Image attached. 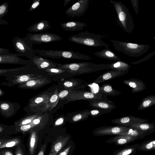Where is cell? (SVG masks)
Returning a JSON list of instances; mask_svg holds the SVG:
<instances>
[{"label":"cell","mask_w":155,"mask_h":155,"mask_svg":"<svg viewBox=\"0 0 155 155\" xmlns=\"http://www.w3.org/2000/svg\"><path fill=\"white\" fill-rule=\"evenodd\" d=\"M110 110H106L97 108H92L89 110V116L93 117H98L104 114L110 112Z\"/></svg>","instance_id":"obj_40"},{"label":"cell","mask_w":155,"mask_h":155,"mask_svg":"<svg viewBox=\"0 0 155 155\" xmlns=\"http://www.w3.org/2000/svg\"><path fill=\"white\" fill-rule=\"evenodd\" d=\"M76 145L71 140L67 146L57 155H72L74 152Z\"/></svg>","instance_id":"obj_38"},{"label":"cell","mask_w":155,"mask_h":155,"mask_svg":"<svg viewBox=\"0 0 155 155\" xmlns=\"http://www.w3.org/2000/svg\"><path fill=\"white\" fill-rule=\"evenodd\" d=\"M38 116L37 114H35L23 118L15 122V127H18L27 124L31 122L35 119Z\"/></svg>","instance_id":"obj_39"},{"label":"cell","mask_w":155,"mask_h":155,"mask_svg":"<svg viewBox=\"0 0 155 155\" xmlns=\"http://www.w3.org/2000/svg\"><path fill=\"white\" fill-rule=\"evenodd\" d=\"M135 138L125 134L116 135L106 141L108 143L112 144L117 146H124L136 140Z\"/></svg>","instance_id":"obj_19"},{"label":"cell","mask_w":155,"mask_h":155,"mask_svg":"<svg viewBox=\"0 0 155 155\" xmlns=\"http://www.w3.org/2000/svg\"><path fill=\"white\" fill-rule=\"evenodd\" d=\"M0 110L2 115L4 117L12 116L15 110L12 103L5 101H1Z\"/></svg>","instance_id":"obj_32"},{"label":"cell","mask_w":155,"mask_h":155,"mask_svg":"<svg viewBox=\"0 0 155 155\" xmlns=\"http://www.w3.org/2000/svg\"><path fill=\"white\" fill-rule=\"evenodd\" d=\"M155 150V138L145 141L139 144L137 150L149 151Z\"/></svg>","instance_id":"obj_35"},{"label":"cell","mask_w":155,"mask_h":155,"mask_svg":"<svg viewBox=\"0 0 155 155\" xmlns=\"http://www.w3.org/2000/svg\"><path fill=\"white\" fill-rule=\"evenodd\" d=\"M8 22L6 20H3L2 18H0V24L2 25H5L8 24Z\"/></svg>","instance_id":"obj_53"},{"label":"cell","mask_w":155,"mask_h":155,"mask_svg":"<svg viewBox=\"0 0 155 155\" xmlns=\"http://www.w3.org/2000/svg\"><path fill=\"white\" fill-rule=\"evenodd\" d=\"M71 136L68 134L59 135L51 143L48 155H57L61 151L71 140Z\"/></svg>","instance_id":"obj_12"},{"label":"cell","mask_w":155,"mask_h":155,"mask_svg":"<svg viewBox=\"0 0 155 155\" xmlns=\"http://www.w3.org/2000/svg\"><path fill=\"white\" fill-rule=\"evenodd\" d=\"M8 4L4 2L0 6V18H2L8 12Z\"/></svg>","instance_id":"obj_43"},{"label":"cell","mask_w":155,"mask_h":155,"mask_svg":"<svg viewBox=\"0 0 155 155\" xmlns=\"http://www.w3.org/2000/svg\"><path fill=\"white\" fill-rule=\"evenodd\" d=\"M49 81L46 77L31 80L19 84L18 87L22 89H37L48 84Z\"/></svg>","instance_id":"obj_17"},{"label":"cell","mask_w":155,"mask_h":155,"mask_svg":"<svg viewBox=\"0 0 155 155\" xmlns=\"http://www.w3.org/2000/svg\"><path fill=\"white\" fill-rule=\"evenodd\" d=\"M40 0H33L29 11H31L37 8L40 5Z\"/></svg>","instance_id":"obj_49"},{"label":"cell","mask_w":155,"mask_h":155,"mask_svg":"<svg viewBox=\"0 0 155 155\" xmlns=\"http://www.w3.org/2000/svg\"><path fill=\"white\" fill-rule=\"evenodd\" d=\"M60 25L65 31H74L82 30L87 25L80 21H70L61 23Z\"/></svg>","instance_id":"obj_23"},{"label":"cell","mask_w":155,"mask_h":155,"mask_svg":"<svg viewBox=\"0 0 155 155\" xmlns=\"http://www.w3.org/2000/svg\"><path fill=\"white\" fill-rule=\"evenodd\" d=\"M155 55V50L152 53H150L149 55H147L146 57H144L138 61L133 62H131V64H138L141 63L144 61H146L149 58L153 57V55Z\"/></svg>","instance_id":"obj_47"},{"label":"cell","mask_w":155,"mask_h":155,"mask_svg":"<svg viewBox=\"0 0 155 155\" xmlns=\"http://www.w3.org/2000/svg\"><path fill=\"white\" fill-rule=\"evenodd\" d=\"M72 91L70 90H63L59 92V98L61 100H64L69 95L70 91Z\"/></svg>","instance_id":"obj_45"},{"label":"cell","mask_w":155,"mask_h":155,"mask_svg":"<svg viewBox=\"0 0 155 155\" xmlns=\"http://www.w3.org/2000/svg\"><path fill=\"white\" fill-rule=\"evenodd\" d=\"M12 46L18 52L19 56H25L32 61L35 56L32 44L26 37L21 38L18 36L14 37L12 41Z\"/></svg>","instance_id":"obj_6"},{"label":"cell","mask_w":155,"mask_h":155,"mask_svg":"<svg viewBox=\"0 0 155 155\" xmlns=\"http://www.w3.org/2000/svg\"><path fill=\"white\" fill-rule=\"evenodd\" d=\"M44 77L41 75L34 74H26L19 75H15V78L12 81L13 85L19 84L28 81L41 78Z\"/></svg>","instance_id":"obj_30"},{"label":"cell","mask_w":155,"mask_h":155,"mask_svg":"<svg viewBox=\"0 0 155 155\" xmlns=\"http://www.w3.org/2000/svg\"><path fill=\"white\" fill-rule=\"evenodd\" d=\"M110 2L113 5L117 14V25L126 32L129 34L132 32L134 28V20L127 7L120 1L111 0Z\"/></svg>","instance_id":"obj_2"},{"label":"cell","mask_w":155,"mask_h":155,"mask_svg":"<svg viewBox=\"0 0 155 155\" xmlns=\"http://www.w3.org/2000/svg\"><path fill=\"white\" fill-rule=\"evenodd\" d=\"M155 104V95H150L142 99L138 107V109L139 110H144Z\"/></svg>","instance_id":"obj_34"},{"label":"cell","mask_w":155,"mask_h":155,"mask_svg":"<svg viewBox=\"0 0 155 155\" xmlns=\"http://www.w3.org/2000/svg\"><path fill=\"white\" fill-rule=\"evenodd\" d=\"M56 68L66 70L75 76L89 73L100 70L110 69V63L96 64L85 62L59 64Z\"/></svg>","instance_id":"obj_1"},{"label":"cell","mask_w":155,"mask_h":155,"mask_svg":"<svg viewBox=\"0 0 155 155\" xmlns=\"http://www.w3.org/2000/svg\"><path fill=\"white\" fill-rule=\"evenodd\" d=\"M110 69L118 71L129 70L130 66L127 63L122 61H117L110 63Z\"/></svg>","instance_id":"obj_37"},{"label":"cell","mask_w":155,"mask_h":155,"mask_svg":"<svg viewBox=\"0 0 155 155\" xmlns=\"http://www.w3.org/2000/svg\"><path fill=\"white\" fill-rule=\"evenodd\" d=\"M9 50L6 48L0 47V54H9Z\"/></svg>","instance_id":"obj_52"},{"label":"cell","mask_w":155,"mask_h":155,"mask_svg":"<svg viewBox=\"0 0 155 155\" xmlns=\"http://www.w3.org/2000/svg\"><path fill=\"white\" fill-rule=\"evenodd\" d=\"M115 50L128 56L137 58L147 52L149 45L127 42L110 39Z\"/></svg>","instance_id":"obj_4"},{"label":"cell","mask_w":155,"mask_h":155,"mask_svg":"<svg viewBox=\"0 0 155 155\" xmlns=\"http://www.w3.org/2000/svg\"><path fill=\"white\" fill-rule=\"evenodd\" d=\"M0 155H14L12 150L10 149L1 150Z\"/></svg>","instance_id":"obj_51"},{"label":"cell","mask_w":155,"mask_h":155,"mask_svg":"<svg viewBox=\"0 0 155 155\" xmlns=\"http://www.w3.org/2000/svg\"><path fill=\"white\" fill-rule=\"evenodd\" d=\"M98 92L105 96L114 97L121 94V92L113 88L109 84H102L99 88Z\"/></svg>","instance_id":"obj_31"},{"label":"cell","mask_w":155,"mask_h":155,"mask_svg":"<svg viewBox=\"0 0 155 155\" xmlns=\"http://www.w3.org/2000/svg\"><path fill=\"white\" fill-rule=\"evenodd\" d=\"M130 1L135 13L137 14H138L139 13L138 1L137 0H131Z\"/></svg>","instance_id":"obj_50"},{"label":"cell","mask_w":155,"mask_h":155,"mask_svg":"<svg viewBox=\"0 0 155 155\" xmlns=\"http://www.w3.org/2000/svg\"><path fill=\"white\" fill-rule=\"evenodd\" d=\"M45 70L48 74L52 75L63 74L68 72L65 70L56 68H49Z\"/></svg>","instance_id":"obj_41"},{"label":"cell","mask_w":155,"mask_h":155,"mask_svg":"<svg viewBox=\"0 0 155 155\" xmlns=\"http://www.w3.org/2000/svg\"><path fill=\"white\" fill-rule=\"evenodd\" d=\"M19 56L18 53H11L10 54H0V63L27 65L30 63V61L24 60L19 57Z\"/></svg>","instance_id":"obj_16"},{"label":"cell","mask_w":155,"mask_h":155,"mask_svg":"<svg viewBox=\"0 0 155 155\" xmlns=\"http://www.w3.org/2000/svg\"><path fill=\"white\" fill-rule=\"evenodd\" d=\"M139 145V143H136L125 146L113 152L112 155H134Z\"/></svg>","instance_id":"obj_27"},{"label":"cell","mask_w":155,"mask_h":155,"mask_svg":"<svg viewBox=\"0 0 155 155\" xmlns=\"http://www.w3.org/2000/svg\"><path fill=\"white\" fill-rule=\"evenodd\" d=\"M104 37L103 35L100 34H96L86 31L69 36L68 39L73 42L88 46L104 47L107 48L109 45L101 40V38Z\"/></svg>","instance_id":"obj_3"},{"label":"cell","mask_w":155,"mask_h":155,"mask_svg":"<svg viewBox=\"0 0 155 155\" xmlns=\"http://www.w3.org/2000/svg\"><path fill=\"white\" fill-rule=\"evenodd\" d=\"M52 92H45L31 98L28 103V106L32 110L38 112L41 110L53 94Z\"/></svg>","instance_id":"obj_11"},{"label":"cell","mask_w":155,"mask_h":155,"mask_svg":"<svg viewBox=\"0 0 155 155\" xmlns=\"http://www.w3.org/2000/svg\"><path fill=\"white\" fill-rule=\"evenodd\" d=\"M48 142L45 141L44 143L40 145L36 155H45Z\"/></svg>","instance_id":"obj_48"},{"label":"cell","mask_w":155,"mask_h":155,"mask_svg":"<svg viewBox=\"0 0 155 155\" xmlns=\"http://www.w3.org/2000/svg\"><path fill=\"white\" fill-rule=\"evenodd\" d=\"M128 71L129 70L118 71L114 70H110L101 75L94 81V82L96 84H99L110 80L125 74L128 72Z\"/></svg>","instance_id":"obj_18"},{"label":"cell","mask_w":155,"mask_h":155,"mask_svg":"<svg viewBox=\"0 0 155 155\" xmlns=\"http://www.w3.org/2000/svg\"><path fill=\"white\" fill-rule=\"evenodd\" d=\"M51 28L49 21L46 20H41L29 27L27 30L30 32L36 33Z\"/></svg>","instance_id":"obj_28"},{"label":"cell","mask_w":155,"mask_h":155,"mask_svg":"<svg viewBox=\"0 0 155 155\" xmlns=\"http://www.w3.org/2000/svg\"><path fill=\"white\" fill-rule=\"evenodd\" d=\"M27 38L33 44L60 41L62 38L59 35L51 33H30L25 34Z\"/></svg>","instance_id":"obj_8"},{"label":"cell","mask_w":155,"mask_h":155,"mask_svg":"<svg viewBox=\"0 0 155 155\" xmlns=\"http://www.w3.org/2000/svg\"><path fill=\"white\" fill-rule=\"evenodd\" d=\"M96 56L101 58L114 61H120L121 59L108 48H104L94 53Z\"/></svg>","instance_id":"obj_25"},{"label":"cell","mask_w":155,"mask_h":155,"mask_svg":"<svg viewBox=\"0 0 155 155\" xmlns=\"http://www.w3.org/2000/svg\"><path fill=\"white\" fill-rule=\"evenodd\" d=\"M58 93V90L57 89L54 91L47 103L42 107L40 111L41 112L51 110L56 106L60 99Z\"/></svg>","instance_id":"obj_29"},{"label":"cell","mask_w":155,"mask_h":155,"mask_svg":"<svg viewBox=\"0 0 155 155\" xmlns=\"http://www.w3.org/2000/svg\"><path fill=\"white\" fill-rule=\"evenodd\" d=\"M15 155H27L23 143L15 147Z\"/></svg>","instance_id":"obj_42"},{"label":"cell","mask_w":155,"mask_h":155,"mask_svg":"<svg viewBox=\"0 0 155 155\" xmlns=\"http://www.w3.org/2000/svg\"><path fill=\"white\" fill-rule=\"evenodd\" d=\"M32 61L39 69H45L51 68H56L59 63H57L41 56L35 55Z\"/></svg>","instance_id":"obj_20"},{"label":"cell","mask_w":155,"mask_h":155,"mask_svg":"<svg viewBox=\"0 0 155 155\" xmlns=\"http://www.w3.org/2000/svg\"><path fill=\"white\" fill-rule=\"evenodd\" d=\"M89 5V0H80L67 9L65 14L71 18L80 17L84 14Z\"/></svg>","instance_id":"obj_10"},{"label":"cell","mask_w":155,"mask_h":155,"mask_svg":"<svg viewBox=\"0 0 155 155\" xmlns=\"http://www.w3.org/2000/svg\"><path fill=\"white\" fill-rule=\"evenodd\" d=\"M71 0H64L63 5L64 6H66L67 5Z\"/></svg>","instance_id":"obj_54"},{"label":"cell","mask_w":155,"mask_h":155,"mask_svg":"<svg viewBox=\"0 0 155 155\" xmlns=\"http://www.w3.org/2000/svg\"><path fill=\"white\" fill-rule=\"evenodd\" d=\"M24 66L14 68L10 69H0V74H3L7 72H11L14 71H18L21 70L25 69L27 68L26 66Z\"/></svg>","instance_id":"obj_46"},{"label":"cell","mask_w":155,"mask_h":155,"mask_svg":"<svg viewBox=\"0 0 155 155\" xmlns=\"http://www.w3.org/2000/svg\"><path fill=\"white\" fill-rule=\"evenodd\" d=\"M129 127L122 126H104L94 129L93 135L96 136L117 135L125 134L128 130Z\"/></svg>","instance_id":"obj_9"},{"label":"cell","mask_w":155,"mask_h":155,"mask_svg":"<svg viewBox=\"0 0 155 155\" xmlns=\"http://www.w3.org/2000/svg\"><path fill=\"white\" fill-rule=\"evenodd\" d=\"M34 52L35 54L40 56L53 58H64L82 60L92 59L89 55L73 51L34 49Z\"/></svg>","instance_id":"obj_5"},{"label":"cell","mask_w":155,"mask_h":155,"mask_svg":"<svg viewBox=\"0 0 155 155\" xmlns=\"http://www.w3.org/2000/svg\"><path fill=\"white\" fill-rule=\"evenodd\" d=\"M89 110L76 111L68 113L67 115L68 122L70 123H75L87 120L89 116Z\"/></svg>","instance_id":"obj_22"},{"label":"cell","mask_w":155,"mask_h":155,"mask_svg":"<svg viewBox=\"0 0 155 155\" xmlns=\"http://www.w3.org/2000/svg\"><path fill=\"white\" fill-rule=\"evenodd\" d=\"M65 100H68V103L80 100L89 101L92 100H103L110 101L106 96L99 92L94 93L88 91L83 90L71 91Z\"/></svg>","instance_id":"obj_7"},{"label":"cell","mask_w":155,"mask_h":155,"mask_svg":"<svg viewBox=\"0 0 155 155\" xmlns=\"http://www.w3.org/2000/svg\"><path fill=\"white\" fill-rule=\"evenodd\" d=\"M22 143V138L20 137L9 139L1 138L0 140V149L15 147Z\"/></svg>","instance_id":"obj_26"},{"label":"cell","mask_w":155,"mask_h":155,"mask_svg":"<svg viewBox=\"0 0 155 155\" xmlns=\"http://www.w3.org/2000/svg\"><path fill=\"white\" fill-rule=\"evenodd\" d=\"M90 107L91 108H97L112 111L117 106L113 102L103 100H92L89 101Z\"/></svg>","instance_id":"obj_21"},{"label":"cell","mask_w":155,"mask_h":155,"mask_svg":"<svg viewBox=\"0 0 155 155\" xmlns=\"http://www.w3.org/2000/svg\"><path fill=\"white\" fill-rule=\"evenodd\" d=\"M123 82L132 88L133 93L142 91L146 87V84L143 81L136 78H130L123 81Z\"/></svg>","instance_id":"obj_24"},{"label":"cell","mask_w":155,"mask_h":155,"mask_svg":"<svg viewBox=\"0 0 155 155\" xmlns=\"http://www.w3.org/2000/svg\"><path fill=\"white\" fill-rule=\"evenodd\" d=\"M150 134L155 132V122H145L135 124L130 126Z\"/></svg>","instance_id":"obj_33"},{"label":"cell","mask_w":155,"mask_h":155,"mask_svg":"<svg viewBox=\"0 0 155 155\" xmlns=\"http://www.w3.org/2000/svg\"><path fill=\"white\" fill-rule=\"evenodd\" d=\"M124 134L132 136L138 140L143 138L145 137L150 134L149 133L144 132L136 128L131 127H129L127 131Z\"/></svg>","instance_id":"obj_36"},{"label":"cell","mask_w":155,"mask_h":155,"mask_svg":"<svg viewBox=\"0 0 155 155\" xmlns=\"http://www.w3.org/2000/svg\"><path fill=\"white\" fill-rule=\"evenodd\" d=\"M39 130L35 128L29 132L28 144V155H35L39 142Z\"/></svg>","instance_id":"obj_15"},{"label":"cell","mask_w":155,"mask_h":155,"mask_svg":"<svg viewBox=\"0 0 155 155\" xmlns=\"http://www.w3.org/2000/svg\"><path fill=\"white\" fill-rule=\"evenodd\" d=\"M148 120L141 118L129 115L114 119L111 121V122L120 126L130 127L135 124L147 122Z\"/></svg>","instance_id":"obj_14"},{"label":"cell","mask_w":155,"mask_h":155,"mask_svg":"<svg viewBox=\"0 0 155 155\" xmlns=\"http://www.w3.org/2000/svg\"><path fill=\"white\" fill-rule=\"evenodd\" d=\"M68 119L67 115L61 116L56 120L54 123V126H63L67 121H68Z\"/></svg>","instance_id":"obj_44"},{"label":"cell","mask_w":155,"mask_h":155,"mask_svg":"<svg viewBox=\"0 0 155 155\" xmlns=\"http://www.w3.org/2000/svg\"><path fill=\"white\" fill-rule=\"evenodd\" d=\"M88 85V83L80 79L73 78L66 79L61 83V87L63 90H83Z\"/></svg>","instance_id":"obj_13"}]
</instances>
